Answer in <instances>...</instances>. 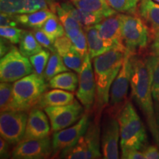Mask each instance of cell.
Segmentation results:
<instances>
[{"label": "cell", "instance_id": "obj_31", "mask_svg": "<svg viewBox=\"0 0 159 159\" xmlns=\"http://www.w3.org/2000/svg\"><path fill=\"white\" fill-rule=\"evenodd\" d=\"M151 55L152 61V94L155 108L159 109V57Z\"/></svg>", "mask_w": 159, "mask_h": 159}, {"label": "cell", "instance_id": "obj_5", "mask_svg": "<svg viewBox=\"0 0 159 159\" xmlns=\"http://www.w3.org/2000/svg\"><path fill=\"white\" fill-rule=\"evenodd\" d=\"M122 34L126 50L132 55L141 54L150 43V29L136 13H122Z\"/></svg>", "mask_w": 159, "mask_h": 159}, {"label": "cell", "instance_id": "obj_44", "mask_svg": "<svg viewBox=\"0 0 159 159\" xmlns=\"http://www.w3.org/2000/svg\"><path fill=\"white\" fill-rule=\"evenodd\" d=\"M156 122L150 131L156 144L159 147V109L156 111Z\"/></svg>", "mask_w": 159, "mask_h": 159}, {"label": "cell", "instance_id": "obj_23", "mask_svg": "<svg viewBox=\"0 0 159 159\" xmlns=\"http://www.w3.org/2000/svg\"><path fill=\"white\" fill-rule=\"evenodd\" d=\"M79 77L72 71H67L55 75L49 81L51 89H59L74 92L78 86Z\"/></svg>", "mask_w": 159, "mask_h": 159}, {"label": "cell", "instance_id": "obj_27", "mask_svg": "<svg viewBox=\"0 0 159 159\" xmlns=\"http://www.w3.org/2000/svg\"><path fill=\"white\" fill-rule=\"evenodd\" d=\"M41 29L48 35L53 42H55L57 38L66 35L64 27L56 14L49 18Z\"/></svg>", "mask_w": 159, "mask_h": 159}, {"label": "cell", "instance_id": "obj_39", "mask_svg": "<svg viewBox=\"0 0 159 159\" xmlns=\"http://www.w3.org/2000/svg\"><path fill=\"white\" fill-rule=\"evenodd\" d=\"M150 31V55L159 57V29L152 30Z\"/></svg>", "mask_w": 159, "mask_h": 159}, {"label": "cell", "instance_id": "obj_14", "mask_svg": "<svg viewBox=\"0 0 159 159\" xmlns=\"http://www.w3.org/2000/svg\"><path fill=\"white\" fill-rule=\"evenodd\" d=\"M120 138L119 125L116 117L106 114L101 132V152L105 159H118L119 140Z\"/></svg>", "mask_w": 159, "mask_h": 159}, {"label": "cell", "instance_id": "obj_17", "mask_svg": "<svg viewBox=\"0 0 159 159\" xmlns=\"http://www.w3.org/2000/svg\"><path fill=\"white\" fill-rule=\"evenodd\" d=\"M83 30L86 35L89 54L91 58L93 59L95 57L104 54L112 49H116L112 43L102 39L96 25L85 27Z\"/></svg>", "mask_w": 159, "mask_h": 159}, {"label": "cell", "instance_id": "obj_32", "mask_svg": "<svg viewBox=\"0 0 159 159\" xmlns=\"http://www.w3.org/2000/svg\"><path fill=\"white\" fill-rule=\"evenodd\" d=\"M13 84L9 82H1L0 84V109L1 112L11 110Z\"/></svg>", "mask_w": 159, "mask_h": 159}, {"label": "cell", "instance_id": "obj_1", "mask_svg": "<svg viewBox=\"0 0 159 159\" xmlns=\"http://www.w3.org/2000/svg\"><path fill=\"white\" fill-rule=\"evenodd\" d=\"M131 96L146 117L151 130L156 122V111L152 94L151 55H130Z\"/></svg>", "mask_w": 159, "mask_h": 159}, {"label": "cell", "instance_id": "obj_47", "mask_svg": "<svg viewBox=\"0 0 159 159\" xmlns=\"http://www.w3.org/2000/svg\"><path fill=\"white\" fill-rule=\"evenodd\" d=\"M155 2H158V3H159V0H154Z\"/></svg>", "mask_w": 159, "mask_h": 159}, {"label": "cell", "instance_id": "obj_4", "mask_svg": "<svg viewBox=\"0 0 159 159\" xmlns=\"http://www.w3.org/2000/svg\"><path fill=\"white\" fill-rule=\"evenodd\" d=\"M44 77L35 73L27 75L13 83L11 110L30 111L37 105L49 84Z\"/></svg>", "mask_w": 159, "mask_h": 159}, {"label": "cell", "instance_id": "obj_42", "mask_svg": "<svg viewBox=\"0 0 159 159\" xmlns=\"http://www.w3.org/2000/svg\"><path fill=\"white\" fill-rule=\"evenodd\" d=\"M144 158L146 159H159V149L156 146L150 145L147 146L143 150Z\"/></svg>", "mask_w": 159, "mask_h": 159}, {"label": "cell", "instance_id": "obj_16", "mask_svg": "<svg viewBox=\"0 0 159 159\" xmlns=\"http://www.w3.org/2000/svg\"><path fill=\"white\" fill-rule=\"evenodd\" d=\"M47 116L42 108L33 107L29 111L25 134L22 140L43 139L49 136L51 130L49 117L47 118Z\"/></svg>", "mask_w": 159, "mask_h": 159}, {"label": "cell", "instance_id": "obj_6", "mask_svg": "<svg viewBox=\"0 0 159 159\" xmlns=\"http://www.w3.org/2000/svg\"><path fill=\"white\" fill-rule=\"evenodd\" d=\"M101 129L99 122H90L85 134L79 139L76 144L70 149L63 150L59 154L60 158L89 159L100 158L101 152Z\"/></svg>", "mask_w": 159, "mask_h": 159}, {"label": "cell", "instance_id": "obj_35", "mask_svg": "<svg viewBox=\"0 0 159 159\" xmlns=\"http://www.w3.org/2000/svg\"><path fill=\"white\" fill-rule=\"evenodd\" d=\"M52 3L49 0H25V5L20 14L34 13L41 10H50L49 7Z\"/></svg>", "mask_w": 159, "mask_h": 159}, {"label": "cell", "instance_id": "obj_12", "mask_svg": "<svg viewBox=\"0 0 159 159\" xmlns=\"http://www.w3.org/2000/svg\"><path fill=\"white\" fill-rule=\"evenodd\" d=\"M91 59L88 52L79 74L78 89L76 91L77 98L84 107L85 113H91L93 111L96 99L97 86Z\"/></svg>", "mask_w": 159, "mask_h": 159}, {"label": "cell", "instance_id": "obj_18", "mask_svg": "<svg viewBox=\"0 0 159 159\" xmlns=\"http://www.w3.org/2000/svg\"><path fill=\"white\" fill-rule=\"evenodd\" d=\"M75 99L74 94L71 91L53 89L52 90L45 91L35 107L44 109L49 106L68 105L74 102Z\"/></svg>", "mask_w": 159, "mask_h": 159}, {"label": "cell", "instance_id": "obj_37", "mask_svg": "<svg viewBox=\"0 0 159 159\" xmlns=\"http://www.w3.org/2000/svg\"><path fill=\"white\" fill-rule=\"evenodd\" d=\"M54 46L55 50L61 56L66 54L67 52H69L74 47L72 41H71V39L66 35L57 38L55 41Z\"/></svg>", "mask_w": 159, "mask_h": 159}, {"label": "cell", "instance_id": "obj_46", "mask_svg": "<svg viewBox=\"0 0 159 159\" xmlns=\"http://www.w3.org/2000/svg\"><path fill=\"white\" fill-rule=\"evenodd\" d=\"M49 2H51V3H52V2H55V0H49Z\"/></svg>", "mask_w": 159, "mask_h": 159}, {"label": "cell", "instance_id": "obj_15", "mask_svg": "<svg viewBox=\"0 0 159 159\" xmlns=\"http://www.w3.org/2000/svg\"><path fill=\"white\" fill-rule=\"evenodd\" d=\"M96 25L102 39L112 43L115 48L126 51L122 34V13H116L105 18Z\"/></svg>", "mask_w": 159, "mask_h": 159}, {"label": "cell", "instance_id": "obj_7", "mask_svg": "<svg viewBox=\"0 0 159 159\" xmlns=\"http://www.w3.org/2000/svg\"><path fill=\"white\" fill-rule=\"evenodd\" d=\"M130 55L125 51L123 63L118 75L111 85L107 114L116 117L128 99V89L130 85Z\"/></svg>", "mask_w": 159, "mask_h": 159}, {"label": "cell", "instance_id": "obj_43", "mask_svg": "<svg viewBox=\"0 0 159 159\" xmlns=\"http://www.w3.org/2000/svg\"><path fill=\"white\" fill-rule=\"evenodd\" d=\"M9 143L3 138L0 139V158H8L11 157L9 152Z\"/></svg>", "mask_w": 159, "mask_h": 159}, {"label": "cell", "instance_id": "obj_25", "mask_svg": "<svg viewBox=\"0 0 159 159\" xmlns=\"http://www.w3.org/2000/svg\"><path fill=\"white\" fill-rule=\"evenodd\" d=\"M67 71H69V69L67 68L66 66L65 65L62 57L57 52H55L52 53L50 55L48 63L46 66L43 77L47 82H49L55 75Z\"/></svg>", "mask_w": 159, "mask_h": 159}, {"label": "cell", "instance_id": "obj_29", "mask_svg": "<svg viewBox=\"0 0 159 159\" xmlns=\"http://www.w3.org/2000/svg\"><path fill=\"white\" fill-rule=\"evenodd\" d=\"M50 55V52L48 51V49L47 50L42 49L37 54L30 57V61L33 66V72L39 76L43 77L46 66H47Z\"/></svg>", "mask_w": 159, "mask_h": 159}, {"label": "cell", "instance_id": "obj_8", "mask_svg": "<svg viewBox=\"0 0 159 159\" xmlns=\"http://www.w3.org/2000/svg\"><path fill=\"white\" fill-rule=\"evenodd\" d=\"M33 73L30 59L25 57L15 47L0 60L1 82L14 83Z\"/></svg>", "mask_w": 159, "mask_h": 159}, {"label": "cell", "instance_id": "obj_24", "mask_svg": "<svg viewBox=\"0 0 159 159\" xmlns=\"http://www.w3.org/2000/svg\"><path fill=\"white\" fill-rule=\"evenodd\" d=\"M19 44V51L27 57L37 54L43 49V47L38 42L33 31L24 30Z\"/></svg>", "mask_w": 159, "mask_h": 159}, {"label": "cell", "instance_id": "obj_21", "mask_svg": "<svg viewBox=\"0 0 159 159\" xmlns=\"http://www.w3.org/2000/svg\"><path fill=\"white\" fill-rule=\"evenodd\" d=\"M55 15L51 10H41L34 13L16 14L15 17L20 25L35 30L41 29L46 21Z\"/></svg>", "mask_w": 159, "mask_h": 159}, {"label": "cell", "instance_id": "obj_38", "mask_svg": "<svg viewBox=\"0 0 159 159\" xmlns=\"http://www.w3.org/2000/svg\"><path fill=\"white\" fill-rule=\"evenodd\" d=\"M72 41L73 46L76 50L83 57H85V55H87V53L89 52L88 50V43H87V39H86V35H85L84 30L81 32L80 34L78 36L75 38L73 40H71Z\"/></svg>", "mask_w": 159, "mask_h": 159}, {"label": "cell", "instance_id": "obj_26", "mask_svg": "<svg viewBox=\"0 0 159 159\" xmlns=\"http://www.w3.org/2000/svg\"><path fill=\"white\" fill-rule=\"evenodd\" d=\"M49 9L51 10L53 13H55L58 17L60 21L63 24L64 27L65 31H69L70 30L76 29V28H82L83 26L81 24L78 22L74 17L71 16L69 12H67L65 9L61 7V4L54 2L50 5Z\"/></svg>", "mask_w": 159, "mask_h": 159}, {"label": "cell", "instance_id": "obj_20", "mask_svg": "<svg viewBox=\"0 0 159 159\" xmlns=\"http://www.w3.org/2000/svg\"><path fill=\"white\" fill-rule=\"evenodd\" d=\"M61 5L63 9L69 12L78 22L80 23L83 27L95 25L105 19V17L102 16L77 8L76 6L73 5L71 2H62L61 3Z\"/></svg>", "mask_w": 159, "mask_h": 159}, {"label": "cell", "instance_id": "obj_11", "mask_svg": "<svg viewBox=\"0 0 159 159\" xmlns=\"http://www.w3.org/2000/svg\"><path fill=\"white\" fill-rule=\"evenodd\" d=\"M90 113H85L78 122L68 128L55 132L52 138V156L56 157L63 150L74 147L82 137L90 123Z\"/></svg>", "mask_w": 159, "mask_h": 159}, {"label": "cell", "instance_id": "obj_2", "mask_svg": "<svg viewBox=\"0 0 159 159\" xmlns=\"http://www.w3.org/2000/svg\"><path fill=\"white\" fill-rule=\"evenodd\" d=\"M125 51L112 49L93 58V69L97 91L93 111L94 120L100 121L103 111L108 106L110 89L122 67Z\"/></svg>", "mask_w": 159, "mask_h": 159}, {"label": "cell", "instance_id": "obj_33", "mask_svg": "<svg viewBox=\"0 0 159 159\" xmlns=\"http://www.w3.org/2000/svg\"><path fill=\"white\" fill-rule=\"evenodd\" d=\"M25 0H0V11L7 14H20Z\"/></svg>", "mask_w": 159, "mask_h": 159}, {"label": "cell", "instance_id": "obj_3", "mask_svg": "<svg viewBox=\"0 0 159 159\" xmlns=\"http://www.w3.org/2000/svg\"><path fill=\"white\" fill-rule=\"evenodd\" d=\"M116 118L120 130L121 150H144L148 144V135L144 123L130 101H127Z\"/></svg>", "mask_w": 159, "mask_h": 159}, {"label": "cell", "instance_id": "obj_40", "mask_svg": "<svg viewBox=\"0 0 159 159\" xmlns=\"http://www.w3.org/2000/svg\"><path fill=\"white\" fill-rule=\"evenodd\" d=\"M18 21L16 19L15 15L1 13L0 14V25L1 27H16Z\"/></svg>", "mask_w": 159, "mask_h": 159}, {"label": "cell", "instance_id": "obj_41", "mask_svg": "<svg viewBox=\"0 0 159 159\" xmlns=\"http://www.w3.org/2000/svg\"><path fill=\"white\" fill-rule=\"evenodd\" d=\"M121 158L123 159H144V156L142 151L134 149H127L122 150Z\"/></svg>", "mask_w": 159, "mask_h": 159}, {"label": "cell", "instance_id": "obj_13", "mask_svg": "<svg viewBox=\"0 0 159 159\" xmlns=\"http://www.w3.org/2000/svg\"><path fill=\"white\" fill-rule=\"evenodd\" d=\"M52 155V139L46 138L22 140L12 152V158L16 159H43Z\"/></svg>", "mask_w": 159, "mask_h": 159}, {"label": "cell", "instance_id": "obj_45", "mask_svg": "<svg viewBox=\"0 0 159 159\" xmlns=\"http://www.w3.org/2000/svg\"><path fill=\"white\" fill-rule=\"evenodd\" d=\"M1 49H0V55H1V57L4 56L6 53H7L8 52L11 50V49L12 48V47L11 46L7 45V43H5V40L2 39L1 38Z\"/></svg>", "mask_w": 159, "mask_h": 159}, {"label": "cell", "instance_id": "obj_19", "mask_svg": "<svg viewBox=\"0 0 159 159\" xmlns=\"http://www.w3.org/2000/svg\"><path fill=\"white\" fill-rule=\"evenodd\" d=\"M137 12L150 30L159 29V4L153 0H139Z\"/></svg>", "mask_w": 159, "mask_h": 159}, {"label": "cell", "instance_id": "obj_22", "mask_svg": "<svg viewBox=\"0 0 159 159\" xmlns=\"http://www.w3.org/2000/svg\"><path fill=\"white\" fill-rule=\"evenodd\" d=\"M77 8L102 16L105 18L118 13L111 8L106 0H70Z\"/></svg>", "mask_w": 159, "mask_h": 159}, {"label": "cell", "instance_id": "obj_34", "mask_svg": "<svg viewBox=\"0 0 159 159\" xmlns=\"http://www.w3.org/2000/svg\"><path fill=\"white\" fill-rule=\"evenodd\" d=\"M23 32V30L16 27H0V35L2 39L13 44L19 43Z\"/></svg>", "mask_w": 159, "mask_h": 159}, {"label": "cell", "instance_id": "obj_28", "mask_svg": "<svg viewBox=\"0 0 159 159\" xmlns=\"http://www.w3.org/2000/svg\"><path fill=\"white\" fill-rule=\"evenodd\" d=\"M61 57L67 68L75 71L77 74H80L82 70L85 57L80 54L74 47Z\"/></svg>", "mask_w": 159, "mask_h": 159}, {"label": "cell", "instance_id": "obj_10", "mask_svg": "<svg viewBox=\"0 0 159 159\" xmlns=\"http://www.w3.org/2000/svg\"><path fill=\"white\" fill-rule=\"evenodd\" d=\"M44 111L49 117L53 132L66 128L78 122L84 115V107L77 99L68 105L49 106Z\"/></svg>", "mask_w": 159, "mask_h": 159}, {"label": "cell", "instance_id": "obj_9", "mask_svg": "<svg viewBox=\"0 0 159 159\" xmlns=\"http://www.w3.org/2000/svg\"><path fill=\"white\" fill-rule=\"evenodd\" d=\"M28 114L27 111L11 110L1 112L0 135L10 144H17L25 136Z\"/></svg>", "mask_w": 159, "mask_h": 159}, {"label": "cell", "instance_id": "obj_36", "mask_svg": "<svg viewBox=\"0 0 159 159\" xmlns=\"http://www.w3.org/2000/svg\"><path fill=\"white\" fill-rule=\"evenodd\" d=\"M33 34H34L35 39L38 41L40 44H41L44 49H48L52 53L55 52L54 42L49 39L46 33L41 29H35L33 31Z\"/></svg>", "mask_w": 159, "mask_h": 159}, {"label": "cell", "instance_id": "obj_30", "mask_svg": "<svg viewBox=\"0 0 159 159\" xmlns=\"http://www.w3.org/2000/svg\"><path fill=\"white\" fill-rule=\"evenodd\" d=\"M111 8L118 13L136 14L139 0H106Z\"/></svg>", "mask_w": 159, "mask_h": 159}]
</instances>
